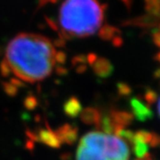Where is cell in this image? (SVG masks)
<instances>
[{
  "mask_svg": "<svg viewBox=\"0 0 160 160\" xmlns=\"http://www.w3.org/2000/svg\"><path fill=\"white\" fill-rule=\"evenodd\" d=\"M57 52L46 37L33 33H22L9 42L4 65L16 78L36 83L52 73L57 62Z\"/></svg>",
  "mask_w": 160,
  "mask_h": 160,
  "instance_id": "cell-1",
  "label": "cell"
},
{
  "mask_svg": "<svg viewBox=\"0 0 160 160\" xmlns=\"http://www.w3.org/2000/svg\"><path fill=\"white\" fill-rule=\"evenodd\" d=\"M102 22V7L97 0H65L59 12L60 29L69 38L95 34Z\"/></svg>",
  "mask_w": 160,
  "mask_h": 160,
  "instance_id": "cell-2",
  "label": "cell"
},
{
  "mask_svg": "<svg viewBox=\"0 0 160 160\" xmlns=\"http://www.w3.org/2000/svg\"><path fill=\"white\" fill-rule=\"evenodd\" d=\"M126 141L109 132L93 131L80 140L76 160H129Z\"/></svg>",
  "mask_w": 160,
  "mask_h": 160,
  "instance_id": "cell-3",
  "label": "cell"
},
{
  "mask_svg": "<svg viewBox=\"0 0 160 160\" xmlns=\"http://www.w3.org/2000/svg\"><path fill=\"white\" fill-rule=\"evenodd\" d=\"M131 106L133 110V114L139 121L145 122L153 118V112L150 108L136 98L132 99Z\"/></svg>",
  "mask_w": 160,
  "mask_h": 160,
  "instance_id": "cell-4",
  "label": "cell"
},
{
  "mask_svg": "<svg viewBox=\"0 0 160 160\" xmlns=\"http://www.w3.org/2000/svg\"><path fill=\"white\" fill-rule=\"evenodd\" d=\"M159 21L160 19L158 18H156L152 15L148 14V15H143V16L132 20L129 22V24H132V25L142 27V28H153L159 24Z\"/></svg>",
  "mask_w": 160,
  "mask_h": 160,
  "instance_id": "cell-5",
  "label": "cell"
},
{
  "mask_svg": "<svg viewBox=\"0 0 160 160\" xmlns=\"http://www.w3.org/2000/svg\"><path fill=\"white\" fill-rule=\"evenodd\" d=\"M144 97H145L146 102L149 103V104H153L158 100V94H157V92L154 90L149 89V90H147V92H145Z\"/></svg>",
  "mask_w": 160,
  "mask_h": 160,
  "instance_id": "cell-6",
  "label": "cell"
},
{
  "mask_svg": "<svg viewBox=\"0 0 160 160\" xmlns=\"http://www.w3.org/2000/svg\"><path fill=\"white\" fill-rule=\"evenodd\" d=\"M153 42L156 46L160 48V30L158 29H154L152 31Z\"/></svg>",
  "mask_w": 160,
  "mask_h": 160,
  "instance_id": "cell-7",
  "label": "cell"
},
{
  "mask_svg": "<svg viewBox=\"0 0 160 160\" xmlns=\"http://www.w3.org/2000/svg\"><path fill=\"white\" fill-rule=\"evenodd\" d=\"M136 160H153V158H152V157H151V155L149 154V153H148L147 155H145L143 158H137Z\"/></svg>",
  "mask_w": 160,
  "mask_h": 160,
  "instance_id": "cell-8",
  "label": "cell"
},
{
  "mask_svg": "<svg viewBox=\"0 0 160 160\" xmlns=\"http://www.w3.org/2000/svg\"><path fill=\"white\" fill-rule=\"evenodd\" d=\"M155 59H156V61H157V62H158L160 63V52L157 53V55H156V58H155Z\"/></svg>",
  "mask_w": 160,
  "mask_h": 160,
  "instance_id": "cell-9",
  "label": "cell"
},
{
  "mask_svg": "<svg viewBox=\"0 0 160 160\" xmlns=\"http://www.w3.org/2000/svg\"><path fill=\"white\" fill-rule=\"evenodd\" d=\"M123 1H124V2H125L128 6H130V5H131L132 0H123Z\"/></svg>",
  "mask_w": 160,
  "mask_h": 160,
  "instance_id": "cell-10",
  "label": "cell"
},
{
  "mask_svg": "<svg viewBox=\"0 0 160 160\" xmlns=\"http://www.w3.org/2000/svg\"><path fill=\"white\" fill-rule=\"evenodd\" d=\"M158 114H159L160 117V98L158 100Z\"/></svg>",
  "mask_w": 160,
  "mask_h": 160,
  "instance_id": "cell-11",
  "label": "cell"
},
{
  "mask_svg": "<svg viewBox=\"0 0 160 160\" xmlns=\"http://www.w3.org/2000/svg\"><path fill=\"white\" fill-rule=\"evenodd\" d=\"M159 145H160V144H159Z\"/></svg>",
  "mask_w": 160,
  "mask_h": 160,
  "instance_id": "cell-12",
  "label": "cell"
}]
</instances>
